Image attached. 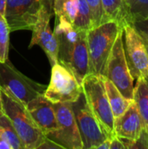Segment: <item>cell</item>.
<instances>
[{"label":"cell","mask_w":148,"mask_h":149,"mask_svg":"<svg viewBox=\"0 0 148 149\" xmlns=\"http://www.w3.org/2000/svg\"><path fill=\"white\" fill-rule=\"evenodd\" d=\"M0 149H11L10 145L3 138V136L2 135L1 133H0Z\"/></svg>","instance_id":"obj_28"},{"label":"cell","mask_w":148,"mask_h":149,"mask_svg":"<svg viewBox=\"0 0 148 149\" xmlns=\"http://www.w3.org/2000/svg\"><path fill=\"white\" fill-rule=\"evenodd\" d=\"M0 133L10 145L11 149H24L12 123L3 113L0 115Z\"/></svg>","instance_id":"obj_21"},{"label":"cell","mask_w":148,"mask_h":149,"mask_svg":"<svg viewBox=\"0 0 148 149\" xmlns=\"http://www.w3.org/2000/svg\"><path fill=\"white\" fill-rule=\"evenodd\" d=\"M53 1L46 0L39 13L38 18L32 28L31 40L29 48L39 45L46 54L51 65L58 62V46L53 31L50 27V19L53 10Z\"/></svg>","instance_id":"obj_11"},{"label":"cell","mask_w":148,"mask_h":149,"mask_svg":"<svg viewBox=\"0 0 148 149\" xmlns=\"http://www.w3.org/2000/svg\"><path fill=\"white\" fill-rule=\"evenodd\" d=\"M71 106L82 140L83 149H97L108 139V136L91 111L84 93L76 101L72 102Z\"/></svg>","instance_id":"obj_7"},{"label":"cell","mask_w":148,"mask_h":149,"mask_svg":"<svg viewBox=\"0 0 148 149\" xmlns=\"http://www.w3.org/2000/svg\"><path fill=\"white\" fill-rule=\"evenodd\" d=\"M53 11L55 16L63 17L72 24L79 11V0H54Z\"/></svg>","instance_id":"obj_20"},{"label":"cell","mask_w":148,"mask_h":149,"mask_svg":"<svg viewBox=\"0 0 148 149\" xmlns=\"http://www.w3.org/2000/svg\"><path fill=\"white\" fill-rule=\"evenodd\" d=\"M3 113V111H2V100H1V92H0V115Z\"/></svg>","instance_id":"obj_32"},{"label":"cell","mask_w":148,"mask_h":149,"mask_svg":"<svg viewBox=\"0 0 148 149\" xmlns=\"http://www.w3.org/2000/svg\"><path fill=\"white\" fill-rule=\"evenodd\" d=\"M122 26L116 21H107L87 31L90 73L103 75L107 58Z\"/></svg>","instance_id":"obj_2"},{"label":"cell","mask_w":148,"mask_h":149,"mask_svg":"<svg viewBox=\"0 0 148 149\" xmlns=\"http://www.w3.org/2000/svg\"><path fill=\"white\" fill-rule=\"evenodd\" d=\"M86 2L91 9L93 27L105 23L106 18H105L101 0H86Z\"/></svg>","instance_id":"obj_24"},{"label":"cell","mask_w":148,"mask_h":149,"mask_svg":"<svg viewBox=\"0 0 148 149\" xmlns=\"http://www.w3.org/2000/svg\"><path fill=\"white\" fill-rule=\"evenodd\" d=\"M58 129L46 136L64 149H83L82 140L71 103L53 104Z\"/></svg>","instance_id":"obj_8"},{"label":"cell","mask_w":148,"mask_h":149,"mask_svg":"<svg viewBox=\"0 0 148 149\" xmlns=\"http://www.w3.org/2000/svg\"><path fill=\"white\" fill-rule=\"evenodd\" d=\"M46 0H6L3 17L10 31L30 30L37 22Z\"/></svg>","instance_id":"obj_10"},{"label":"cell","mask_w":148,"mask_h":149,"mask_svg":"<svg viewBox=\"0 0 148 149\" xmlns=\"http://www.w3.org/2000/svg\"><path fill=\"white\" fill-rule=\"evenodd\" d=\"M144 129L143 121L137 105L133 100L126 110L114 119V131L117 137L136 141Z\"/></svg>","instance_id":"obj_14"},{"label":"cell","mask_w":148,"mask_h":149,"mask_svg":"<svg viewBox=\"0 0 148 149\" xmlns=\"http://www.w3.org/2000/svg\"><path fill=\"white\" fill-rule=\"evenodd\" d=\"M2 111L12 123L24 149H38L45 136L32 119L26 107L0 89Z\"/></svg>","instance_id":"obj_1"},{"label":"cell","mask_w":148,"mask_h":149,"mask_svg":"<svg viewBox=\"0 0 148 149\" xmlns=\"http://www.w3.org/2000/svg\"><path fill=\"white\" fill-rule=\"evenodd\" d=\"M53 33L58 41V62L65 67L68 65L73 47L79 38V31L63 17L55 16Z\"/></svg>","instance_id":"obj_12"},{"label":"cell","mask_w":148,"mask_h":149,"mask_svg":"<svg viewBox=\"0 0 148 149\" xmlns=\"http://www.w3.org/2000/svg\"><path fill=\"white\" fill-rule=\"evenodd\" d=\"M58 148H60V149H64L60 145H58V144H57L56 142H54L53 141H51V140H50V139H48V138H46L45 137V140H44V141L39 146V148L38 149H58Z\"/></svg>","instance_id":"obj_26"},{"label":"cell","mask_w":148,"mask_h":149,"mask_svg":"<svg viewBox=\"0 0 148 149\" xmlns=\"http://www.w3.org/2000/svg\"><path fill=\"white\" fill-rule=\"evenodd\" d=\"M52 1H54V0H52Z\"/></svg>","instance_id":"obj_35"},{"label":"cell","mask_w":148,"mask_h":149,"mask_svg":"<svg viewBox=\"0 0 148 149\" xmlns=\"http://www.w3.org/2000/svg\"><path fill=\"white\" fill-rule=\"evenodd\" d=\"M110 145H111V139L108 138L106 139L104 142H102L97 149H110Z\"/></svg>","instance_id":"obj_29"},{"label":"cell","mask_w":148,"mask_h":149,"mask_svg":"<svg viewBox=\"0 0 148 149\" xmlns=\"http://www.w3.org/2000/svg\"><path fill=\"white\" fill-rule=\"evenodd\" d=\"M83 93L81 84L65 65L57 62L51 66V80L44 96L52 104L72 103Z\"/></svg>","instance_id":"obj_6"},{"label":"cell","mask_w":148,"mask_h":149,"mask_svg":"<svg viewBox=\"0 0 148 149\" xmlns=\"http://www.w3.org/2000/svg\"><path fill=\"white\" fill-rule=\"evenodd\" d=\"M110 149H126L122 141L115 136L111 139V145H110Z\"/></svg>","instance_id":"obj_27"},{"label":"cell","mask_w":148,"mask_h":149,"mask_svg":"<svg viewBox=\"0 0 148 149\" xmlns=\"http://www.w3.org/2000/svg\"><path fill=\"white\" fill-rule=\"evenodd\" d=\"M25 107L45 137L58 129V121L53 104L44 94L36 97Z\"/></svg>","instance_id":"obj_13"},{"label":"cell","mask_w":148,"mask_h":149,"mask_svg":"<svg viewBox=\"0 0 148 149\" xmlns=\"http://www.w3.org/2000/svg\"><path fill=\"white\" fill-rule=\"evenodd\" d=\"M72 25L79 31H89L93 27L92 12L86 0H79V11Z\"/></svg>","instance_id":"obj_22"},{"label":"cell","mask_w":148,"mask_h":149,"mask_svg":"<svg viewBox=\"0 0 148 149\" xmlns=\"http://www.w3.org/2000/svg\"><path fill=\"white\" fill-rule=\"evenodd\" d=\"M66 68H68L73 73V75L80 84L83 79L90 73L86 31H79V38L73 47Z\"/></svg>","instance_id":"obj_15"},{"label":"cell","mask_w":148,"mask_h":149,"mask_svg":"<svg viewBox=\"0 0 148 149\" xmlns=\"http://www.w3.org/2000/svg\"><path fill=\"white\" fill-rule=\"evenodd\" d=\"M126 1H127V0H122V3H123V6H124V3H126Z\"/></svg>","instance_id":"obj_34"},{"label":"cell","mask_w":148,"mask_h":149,"mask_svg":"<svg viewBox=\"0 0 148 149\" xmlns=\"http://www.w3.org/2000/svg\"><path fill=\"white\" fill-rule=\"evenodd\" d=\"M125 24L148 17V0H127L124 3Z\"/></svg>","instance_id":"obj_18"},{"label":"cell","mask_w":148,"mask_h":149,"mask_svg":"<svg viewBox=\"0 0 148 149\" xmlns=\"http://www.w3.org/2000/svg\"><path fill=\"white\" fill-rule=\"evenodd\" d=\"M132 25L135 28V30L143 38L148 41V17L140 21H136L133 23Z\"/></svg>","instance_id":"obj_25"},{"label":"cell","mask_w":148,"mask_h":149,"mask_svg":"<svg viewBox=\"0 0 148 149\" xmlns=\"http://www.w3.org/2000/svg\"><path fill=\"white\" fill-rule=\"evenodd\" d=\"M106 22L116 21L120 26L125 25V12L122 0H101Z\"/></svg>","instance_id":"obj_19"},{"label":"cell","mask_w":148,"mask_h":149,"mask_svg":"<svg viewBox=\"0 0 148 149\" xmlns=\"http://www.w3.org/2000/svg\"><path fill=\"white\" fill-rule=\"evenodd\" d=\"M5 2L6 0H0V13L4 14V9H5Z\"/></svg>","instance_id":"obj_30"},{"label":"cell","mask_w":148,"mask_h":149,"mask_svg":"<svg viewBox=\"0 0 148 149\" xmlns=\"http://www.w3.org/2000/svg\"><path fill=\"white\" fill-rule=\"evenodd\" d=\"M144 129L146 130V132L148 134V123L146 125V126H145V127H144Z\"/></svg>","instance_id":"obj_33"},{"label":"cell","mask_w":148,"mask_h":149,"mask_svg":"<svg viewBox=\"0 0 148 149\" xmlns=\"http://www.w3.org/2000/svg\"><path fill=\"white\" fill-rule=\"evenodd\" d=\"M102 76L107 78L125 98L133 100L134 79L131 74L125 54L123 29L120 31L116 38Z\"/></svg>","instance_id":"obj_5"},{"label":"cell","mask_w":148,"mask_h":149,"mask_svg":"<svg viewBox=\"0 0 148 149\" xmlns=\"http://www.w3.org/2000/svg\"><path fill=\"white\" fill-rule=\"evenodd\" d=\"M143 41H144V44H145V45H146V48H147V53H148V41L147 39H145V38H143Z\"/></svg>","instance_id":"obj_31"},{"label":"cell","mask_w":148,"mask_h":149,"mask_svg":"<svg viewBox=\"0 0 148 149\" xmlns=\"http://www.w3.org/2000/svg\"><path fill=\"white\" fill-rule=\"evenodd\" d=\"M133 101L137 105L144 127L148 123V79L139 78L133 89Z\"/></svg>","instance_id":"obj_17"},{"label":"cell","mask_w":148,"mask_h":149,"mask_svg":"<svg viewBox=\"0 0 148 149\" xmlns=\"http://www.w3.org/2000/svg\"><path fill=\"white\" fill-rule=\"evenodd\" d=\"M81 86L86 102L102 129L108 138L115 137L114 116L106 95L102 76L89 73L83 79Z\"/></svg>","instance_id":"obj_3"},{"label":"cell","mask_w":148,"mask_h":149,"mask_svg":"<svg viewBox=\"0 0 148 149\" xmlns=\"http://www.w3.org/2000/svg\"><path fill=\"white\" fill-rule=\"evenodd\" d=\"M102 79L105 85L106 95L115 119L120 115H121L126 110V108L129 107V105L132 103L133 100L125 98L119 91V89L107 78L102 76Z\"/></svg>","instance_id":"obj_16"},{"label":"cell","mask_w":148,"mask_h":149,"mask_svg":"<svg viewBox=\"0 0 148 149\" xmlns=\"http://www.w3.org/2000/svg\"><path fill=\"white\" fill-rule=\"evenodd\" d=\"M10 32L4 17L0 13V62H5L8 59Z\"/></svg>","instance_id":"obj_23"},{"label":"cell","mask_w":148,"mask_h":149,"mask_svg":"<svg viewBox=\"0 0 148 149\" xmlns=\"http://www.w3.org/2000/svg\"><path fill=\"white\" fill-rule=\"evenodd\" d=\"M122 29L125 54L133 79H148V53L142 37L130 24H125Z\"/></svg>","instance_id":"obj_9"},{"label":"cell","mask_w":148,"mask_h":149,"mask_svg":"<svg viewBox=\"0 0 148 149\" xmlns=\"http://www.w3.org/2000/svg\"><path fill=\"white\" fill-rule=\"evenodd\" d=\"M0 89L26 106L43 95L46 87L24 75L7 59L0 62Z\"/></svg>","instance_id":"obj_4"}]
</instances>
